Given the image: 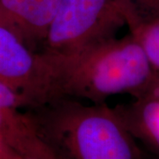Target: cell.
<instances>
[{
	"instance_id": "6da1fadb",
	"label": "cell",
	"mask_w": 159,
	"mask_h": 159,
	"mask_svg": "<svg viewBox=\"0 0 159 159\" xmlns=\"http://www.w3.org/2000/svg\"><path fill=\"white\" fill-rule=\"evenodd\" d=\"M43 52L50 66L52 99L103 103L121 94L137 98L148 91L157 74L130 33L71 52Z\"/></svg>"
},
{
	"instance_id": "7a4b0ae2",
	"label": "cell",
	"mask_w": 159,
	"mask_h": 159,
	"mask_svg": "<svg viewBox=\"0 0 159 159\" xmlns=\"http://www.w3.org/2000/svg\"><path fill=\"white\" fill-rule=\"evenodd\" d=\"M27 113L57 159H144L134 137L105 102L56 98Z\"/></svg>"
},
{
	"instance_id": "3957f363",
	"label": "cell",
	"mask_w": 159,
	"mask_h": 159,
	"mask_svg": "<svg viewBox=\"0 0 159 159\" xmlns=\"http://www.w3.org/2000/svg\"><path fill=\"white\" fill-rule=\"evenodd\" d=\"M127 17L122 0H61L40 51L66 53L114 37Z\"/></svg>"
},
{
	"instance_id": "277c9868",
	"label": "cell",
	"mask_w": 159,
	"mask_h": 159,
	"mask_svg": "<svg viewBox=\"0 0 159 159\" xmlns=\"http://www.w3.org/2000/svg\"><path fill=\"white\" fill-rule=\"evenodd\" d=\"M0 81L27 97L34 106L52 99L49 63L13 30L0 24Z\"/></svg>"
},
{
	"instance_id": "5b68a950",
	"label": "cell",
	"mask_w": 159,
	"mask_h": 159,
	"mask_svg": "<svg viewBox=\"0 0 159 159\" xmlns=\"http://www.w3.org/2000/svg\"><path fill=\"white\" fill-rule=\"evenodd\" d=\"M0 141L13 152L35 159H57L27 112L0 106Z\"/></svg>"
},
{
	"instance_id": "8992f818",
	"label": "cell",
	"mask_w": 159,
	"mask_h": 159,
	"mask_svg": "<svg viewBox=\"0 0 159 159\" xmlns=\"http://www.w3.org/2000/svg\"><path fill=\"white\" fill-rule=\"evenodd\" d=\"M114 110L140 147L159 159V96H143Z\"/></svg>"
},
{
	"instance_id": "52a82bcc",
	"label": "cell",
	"mask_w": 159,
	"mask_h": 159,
	"mask_svg": "<svg viewBox=\"0 0 159 159\" xmlns=\"http://www.w3.org/2000/svg\"><path fill=\"white\" fill-rule=\"evenodd\" d=\"M61 0H29L19 25L17 34L32 49L43 47L46 34Z\"/></svg>"
},
{
	"instance_id": "ba28073f",
	"label": "cell",
	"mask_w": 159,
	"mask_h": 159,
	"mask_svg": "<svg viewBox=\"0 0 159 159\" xmlns=\"http://www.w3.org/2000/svg\"><path fill=\"white\" fill-rule=\"evenodd\" d=\"M127 27L129 33L144 50L153 68L159 72V19L132 20Z\"/></svg>"
},
{
	"instance_id": "9c48e42d",
	"label": "cell",
	"mask_w": 159,
	"mask_h": 159,
	"mask_svg": "<svg viewBox=\"0 0 159 159\" xmlns=\"http://www.w3.org/2000/svg\"><path fill=\"white\" fill-rule=\"evenodd\" d=\"M29 0H0V24L17 33Z\"/></svg>"
},
{
	"instance_id": "30bf717a",
	"label": "cell",
	"mask_w": 159,
	"mask_h": 159,
	"mask_svg": "<svg viewBox=\"0 0 159 159\" xmlns=\"http://www.w3.org/2000/svg\"><path fill=\"white\" fill-rule=\"evenodd\" d=\"M128 10L127 23L135 20L159 19V0H122Z\"/></svg>"
},
{
	"instance_id": "8fae6325",
	"label": "cell",
	"mask_w": 159,
	"mask_h": 159,
	"mask_svg": "<svg viewBox=\"0 0 159 159\" xmlns=\"http://www.w3.org/2000/svg\"><path fill=\"white\" fill-rule=\"evenodd\" d=\"M148 95H150V96H159V72H157L151 85L148 88V91L143 96H148ZM143 96H142V97H143Z\"/></svg>"
},
{
	"instance_id": "7c38bea8",
	"label": "cell",
	"mask_w": 159,
	"mask_h": 159,
	"mask_svg": "<svg viewBox=\"0 0 159 159\" xmlns=\"http://www.w3.org/2000/svg\"><path fill=\"white\" fill-rule=\"evenodd\" d=\"M11 153H15V152L11 150L7 146H6L3 142L0 141V159H2L3 157H5Z\"/></svg>"
},
{
	"instance_id": "4fadbf2b",
	"label": "cell",
	"mask_w": 159,
	"mask_h": 159,
	"mask_svg": "<svg viewBox=\"0 0 159 159\" xmlns=\"http://www.w3.org/2000/svg\"><path fill=\"white\" fill-rule=\"evenodd\" d=\"M2 159H35L32 158V157H24V156H20L17 153H11L8 156H6Z\"/></svg>"
}]
</instances>
